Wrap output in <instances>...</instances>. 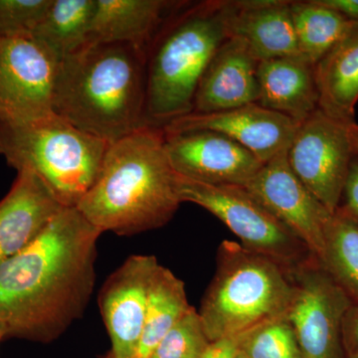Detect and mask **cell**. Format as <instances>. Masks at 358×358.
Returning <instances> with one entry per match:
<instances>
[{"label":"cell","instance_id":"cell-2","mask_svg":"<svg viewBox=\"0 0 358 358\" xmlns=\"http://www.w3.org/2000/svg\"><path fill=\"white\" fill-rule=\"evenodd\" d=\"M147 55L131 44H87L60 61L53 113L96 138L115 143L148 127Z\"/></svg>","mask_w":358,"mask_h":358},{"label":"cell","instance_id":"cell-32","mask_svg":"<svg viewBox=\"0 0 358 358\" xmlns=\"http://www.w3.org/2000/svg\"><path fill=\"white\" fill-rule=\"evenodd\" d=\"M350 134L353 154L355 157H358V124H355V122L350 126Z\"/></svg>","mask_w":358,"mask_h":358},{"label":"cell","instance_id":"cell-26","mask_svg":"<svg viewBox=\"0 0 358 358\" xmlns=\"http://www.w3.org/2000/svg\"><path fill=\"white\" fill-rule=\"evenodd\" d=\"M240 352L245 358H301L293 327L287 319L268 322L245 336Z\"/></svg>","mask_w":358,"mask_h":358},{"label":"cell","instance_id":"cell-29","mask_svg":"<svg viewBox=\"0 0 358 358\" xmlns=\"http://www.w3.org/2000/svg\"><path fill=\"white\" fill-rule=\"evenodd\" d=\"M343 345L345 358H358V305L353 303L343 322Z\"/></svg>","mask_w":358,"mask_h":358},{"label":"cell","instance_id":"cell-18","mask_svg":"<svg viewBox=\"0 0 358 358\" xmlns=\"http://www.w3.org/2000/svg\"><path fill=\"white\" fill-rule=\"evenodd\" d=\"M183 6L166 0H96L87 44H131L147 55L160 30Z\"/></svg>","mask_w":358,"mask_h":358},{"label":"cell","instance_id":"cell-20","mask_svg":"<svg viewBox=\"0 0 358 358\" xmlns=\"http://www.w3.org/2000/svg\"><path fill=\"white\" fill-rule=\"evenodd\" d=\"M319 109L338 121L355 122L358 102V24L315 66Z\"/></svg>","mask_w":358,"mask_h":358},{"label":"cell","instance_id":"cell-3","mask_svg":"<svg viewBox=\"0 0 358 358\" xmlns=\"http://www.w3.org/2000/svg\"><path fill=\"white\" fill-rule=\"evenodd\" d=\"M181 201L162 128L110 143L100 173L76 208L101 232L131 236L166 225Z\"/></svg>","mask_w":358,"mask_h":358},{"label":"cell","instance_id":"cell-22","mask_svg":"<svg viewBox=\"0 0 358 358\" xmlns=\"http://www.w3.org/2000/svg\"><path fill=\"white\" fill-rule=\"evenodd\" d=\"M190 308L185 282L160 265L148 296L145 327L136 358H150L162 339Z\"/></svg>","mask_w":358,"mask_h":358},{"label":"cell","instance_id":"cell-35","mask_svg":"<svg viewBox=\"0 0 358 358\" xmlns=\"http://www.w3.org/2000/svg\"><path fill=\"white\" fill-rule=\"evenodd\" d=\"M106 358H112V355H110H110H108V357H106Z\"/></svg>","mask_w":358,"mask_h":358},{"label":"cell","instance_id":"cell-7","mask_svg":"<svg viewBox=\"0 0 358 358\" xmlns=\"http://www.w3.org/2000/svg\"><path fill=\"white\" fill-rule=\"evenodd\" d=\"M176 188L181 203L192 202L210 212L241 240L244 248L292 272L313 259L303 242L245 186L208 185L176 173Z\"/></svg>","mask_w":358,"mask_h":358},{"label":"cell","instance_id":"cell-17","mask_svg":"<svg viewBox=\"0 0 358 358\" xmlns=\"http://www.w3.org/2000/svg\"><path fill=\"white\" fill-rule=\"evenodd\" d=\"M62 208L38 176L18 171L0 201V265L27 248Z\"/></svg>","mask_w":358,"mask_h":358},{"label":"cell","instance_id":"cell-14","mask_svg":"<svg viewBox=\"0 0 358 358\" xmlns=\"http://www.w3.org/2000/svg\"><path fill=\"white\" fill-rule=\"evenodd\" d=\"M299 124L286 115L253 103L222 112L192 113L169 122L166 133L209 129L229 136L263 164L288 150Z\"/></svg>","mask_w":358,"mask_h":358},{"label":"cell","instance_id":"cell-13","mask_svg":"<svg viewBox=\"0 0 358 358\" xmlns=\"http://www.w3.org/2000/svg\"><path fill=\"white\" fill-rule=\"evenodd\" d=\"M159 266L154 256L129 257L101 289L99 305L112 343V358H136Z\"/></svg>","mask_w":358,"mask_h":358},{"label":"cell","instance_id":"cell-6","mask_svg":"<svg viewBox=\"0 0 358 358\" xmlns=\"http://www.w3.org/2000/svg\"><path fill=\"white\" fill-rule=\"evenodd\" d=\"M109 145L55 114L20 124L0 122V155L7 164L38 176L67 208L77 207L95 183Z\"/></svg>","mask_w":358,"mask_h":358},{"label":"cell","instance_id":"cell-19","mask_svg":"<svg viewBox=\"0 0 358 358\" xmlns=\"http://www.w3.org/2000/svg\"><path fill=\"white\" fill-rule=\"evenodd\" d=\"M257 103L301 124L319 109L315 66L301 56L261 61Z\"/></svg>","mask_w":358,"mask_h":358},{"label":"cell","instance_id":"cell-16","mask_svg":"<svg viewBox=\"0 0 358 358\" xmlns=\"http://www.w3.org/2000/svg\"><path fill=\"white\" fill-rule=\"evenodd\" d=\"M259 62L236 37H228L200 80L193 113L209 114L258 102Z\"/></svg>","mask_w":358,"mask_h":358},{"label":"cell","instance_id":"cell-8","mask_svg":"<svg viewBox=\"0 0 358 358\" xmlns=\"http://www.w3.org/2000/svg\"><path fill=\"white\" fill-rule=\"evenodd\" d=\"M317 109L299 124L287 152L296 178L320 203L336 213L353 154L350 126Z\"/></svg>","mask_w":358,"mask_h":358},{"label":"cell","instance_id":"cell-30","mask_svg":"<svg viewBox=\"0 0 358 358\" xmlns=\"http://www.w3.org/2000/svg\"><path fill=\"white\" fill-rule=\"evenodd\" d=\"M243 338L223 339L212 343L202 358H236Z\"/></svg>","mask_w":358,"mask_h":358},{"label":"cell","instance_id":"cell-28","mask_svg":"<svg viewBox=\"0 0 358 358\" xmlns=\"http://www.w3.org/2000/svg\"><path fill=\"white\" fill-rule=\"evenodd\" d=\"M345 203L338 210L358 223V159L353 157L343 193Z\"/></svg>","mask_w":358,"mask_h":358},{"label":"cell","instance_id":"cell-11","mask_svg":"<svg viewBox=\"0 0 358 358\" xmlns=\"http://www.w3.org/2000/svg\"><path fill=\"white\" fill-rule=\"evenodd\" d=\"M287 152L264 164L245 187L303 242L320 263L327 228L334 214L296 178L289 166Z\"/></svg>","mask_w":358,"mask_h":358},{"label":"cell","instance_id":"cell-5","mask_svg":"<svg viewBox=\"0 0 358 358\" xmlns=\"http://www.w3.org/2000/svg\"><path fill=\"white\" fill-rule=\"evenodd\" d=\"M294 293L292 271L242 245L224 241L199 312L207 338L210 343L244 338L268 322L287 319Z\"/></svg>","mask_w":358,"mask_h":358},{"label":"cell","instance_id":"cell-25","mask_svg":"<svg viewBox=\"0 0 358 358\" xmlns=\"http://www.w3.org/2000/svg\"><path fill=\"white\" fill-rule=\"evenodd\" d=\"M211 343L199 313L192 307L162 339L150 358H202Z\"/></svg>","mask_w":358,"mask_h":358},{"label":"cell","instance_id":"cell-1","mask_svg":"<svg viewBox=\"0 0 358 358\" xmlns=\"http://www.w3.org/2000/svg\"><path fill=\"white\" fill-rule=\"evenodd\" d=\"M102 234L76 207L61 209L27 248L0 265L6 336L50 341L83 315Z\"/></svg>","mask_w":358,"mask_h":358},{"label":"cell","instance_id":"cell-15","mask_svg":"<svg viewBox=\"0 0 358 358\" xmlns=\"http://www.w3.org/2000/svg\"><path fill=\"white\" fill-rule=\"evenodd\" d=\"M291 3L286 0L225 1L228 35L241 39L258 62L301 56Z\"/></svg>","mask_w":358,"mask_h":358},{"label":"cell","instance_id":"cell-21","mask_svg":"<svg viewBox=\"0 0 358 358\" xmlns=\"http://www.w3.org/2000/svg\"><path fill=\"white\" fill-rule=\"evenodd\" d=\"M96 0H52L33 37L60 60L88 43Z\"/></svg>","mask_w":358,"mask_h":358},{"label":"cell","instance_id":"cell-27","mask_svg":"<svg viewBox=\"0 0 358 358\" xmlns=\"http://www.w3.org/2000/svg\"><path fill=\"white\" fill-rule=\"evenodd\" d=\"M52 0H0V37L33 36Z\"/></svg>","mask_w":358,"mask_h":358},{"label":"cell","instance_id":"cell-23","mask_svg":"<svg viewBox=\"0 0 358 358\" xmlns=\"http://www.w3.org/2000/svg\"><path fill=\"white\" fill-rule=\"evenodd\" d=\"M291 11L301 57L313 66L358 24L319 0L292 1Z\"/></svg>","mask_w":358,"mask_h":358},{"label":"cell","instance_id":"cell-4","mask_svg":"<svg viewBox=\"0 0 358 358\" xmlns=\"http://www.w3.org/2000/svg\"><path fill=\"white\" fill-rule=\"evenodd\" d=\"M181 8L169 18L147 52L148 127L164 128L193 113L202 75L229 37L225 1L200 2Z\"/></svg>","mask_w":358,"mask_h":358},{"label":"cell","instance_id":"cell-9","mask_svg":"<svg viewBox=\"0 0 358 358\" xmlns=\"http://www.w3.org/2000/svg\"><path fill=\"white\" fill-rule=\"evenodd\" d=\"M296 293L287 320L301 358H345L343 322L353 303L329 273L312 259L293 271Z\"/></svg>","mask_w":358,"mask_h":358},{"label":"cell","instance_id":"cell-24","mask_svg":"<svg viewBox=\"0 0 358 358\" xmlns=\"http://www.w3.org/2000/svg\"><path fill=\"white\" fill-rule=\"evenodd\" d=\"M320 264L358 305V223L338 209L327 226Z\"/></svg>","mask_w":358,"mask_h":358},{"label":"cell","instance_id":"cell-34","mask_svg":"<svg viewBox=\"0 0 358 358\" xmlns=\"http://www.w3.org/2000/svg\"><path fill=\"white\" fill-rule=\"evenodd\" d=\"M236 358H245L244 355H242V352H239V355H237V357Z\"/></svg>","mask_w":358,"mask_h":358},{"label":"cell","instance_id":"cell-10","mask_svg":"<svg viewBox=\"0 0 358 358\" xmlns=\"http://www.w3.org/2000/svg\"><path fill=\"white\" fill-rule=\"evenodd\" d=\"M60 61L33 36L0 37V122L20 124L54 114Z\"/></svg>","mask_w":358,"mask_h":358},{"label":"cell","instance_id":"cell-31","mask_svg":"<svg viewBox=\"0 0 358 358\" xmlns=\"http://www.w3.org/2000/svg\"><path fill=\"white\" fill-rule=\"evenodd\" d=\"M319 2L343 14L348 20L358 23V0H319Z\"/></svg>","mask_w":358,"mask_h":358},{"label":"cell","instance_id":"cell-12","mask_svg":"<svg viewBox=\"0 0 358 358\" xmlns=\"http://www.w3.org/2000/svg\"><path fill=\"white\" fill-rule=\"evenodd\" d=\"M164 148L174 173L208 185L245 186L264 166L243 145L209 129L164 131Z\"/></svg>","mask_w":358,"mask_h":358},{"label":"cell","instance_id":"cell-33","mask_svg":"<svg viewBox=\"0 0 358 358\" xmlns=\"http://www.w3.org/2000/svg\"><path fill=\"white\" fill-rule=\"evenodd\" d=\"M3 338H6V333H4V329H2V327L0 326V341Z\"/></svg>","mask_w":358,"mask_h":358}]
</instances>
